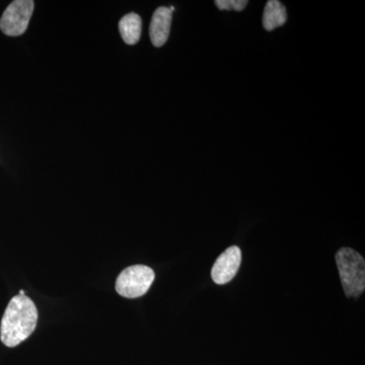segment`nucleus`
<instances>
[{
    "mask_svg": "<svg viewBox=\"0 0 365 365\" xmlns=\"http://www.w3.org/2000/svg\"><path fill=\"white\" fill-rule=\"evenodd\" d=\"M38 311L26 295H16L9 302L0 325V340L7 347H16L28 339L35 331Z\"/></svg>",
    "mask_w": 365,
    "mask_h": 365,
    "instance_id": "f257e3e1",
    "label": "nucleus"
},
{
    "mask_svg": "<svg viewBox=\"0 0 365 365\" xmlns=\"http://www.w3.org/2000/svg\"><path fill=\"white\" fill-rule=\"evenodd\" d=\"M247 0H216L215 6L220 11H242L248 6Z\"/></svg>",
    "mask_w": 365,
    "mask_h": 365,
    "instance_id": "1a4fd4ad",
    "label": "nucleus"
},
{
    "mask_svg": "<svg viewBox=\"0 0 365 365\" xmlns=\"http://www.w3.org/2000/svg\"><path fill=\"white\" fill-rule=\"evenodd\" d=\"M155 271L145 265H133L119 274L116 292L126 299L143 297L155 281Z\"/></svg>",
    "mask_w": 365,
    "mask_h": 365,
    "instance_id": "7ed1b4c3",
    "label": "nucleus"
},
{
    "mask_svg": "<svg viewBox=\"0 0 365 365\" xmlns=\"http://www.w3.org/2000/svg\"><path fill=\"white\" fill-rule=\"evenodd\" d=\"M242 262L241 249L237 246L230 247L215 261L211 270V276L216 284H225L234 279Z\"/></svg>",
    "mask_w": 365,
    "mask_h": 365,
    "instance_id": "39448f33",
    "label": "nucleus"
},
{
    "mask_svg": "<svg viewBox=\"0 0 365 365\" xmlns=\"http://www.w3.org/2000/svg\"><path fill=\"white\" fill-rule=\"evenodd\" d=\"M20 295H25V292H24V290H21Z\"/></svg>",
    "mask_w": 365,
    "mask_h": 365,
    "instance_id": "9d476101",
    "label": "nucleus"
},
{
    "mask_svg": "<svg viewBox=\"0 0 365 365\" xmlns=\"http://www.w3.org/2000/svg\"><path fill=\"white\" fill-rule=\"evenodd\" d=\"M172 11L169 7L160 6L153 14L150 26V40L155 47H162L169 39Z\"/></svg>",
    "mask_w": 365,
    "mask_h": 365,
    "instance_id": "423d86ee",
    "label": "nucleus"
},
{
    "mask_svg": "<svg viewBox=\"0 0 365 365\" xmlns=\"http://www.w3.org/2000/svg\"><path fill=\"white\" fill-rule=\"evenodd\" d=\"M287 9L278 0H269L263 14V26L266 31L275 30L287 23Z\"/></svg>",
    "mask_w": 365,
    "mask_h": 365,
    "instance_id": "6e6552de",
    "label": "nucleus"
},
{
    "mask_svg": "<svg viewBox=\"0 0 365 365\" xmlns=\"http://www.w3.org/2000/svg\"><path fill=\"white\" fill-rule=\"evenodd\" d=\"M343 289L348 297H359L365 289L364 257L350 248H342L336 254Z\"/></svg>",
    "mask_w": 365,
    "mask_h": 365,
    "instance_id": "f03ea898",
    "label": "nucleus"
},
{
    "mask_svg": "<svg viewBox=\"0 0 365 365\" xmlns=\"http://www.w3.org/2000/svg\"><path fill=\"white\" fill-rule=\"evenodd\" d=\"M119 31L122 39L128 45H135L140 39L143 31V21L138 14H126L119 21Z\"/></svg>",
    "mask_w": 365,
    "mask_h": 365,
    "instance_id": "0eeeda50",
    "label": "nucleus"
},
{
    "mask_svg": "<svg viewBox=\"0 0 365 365\" xmlns=\"http://www.w3.org/2000/svg\"><path fill=\"white\" fill-rule=\"evenodd\" d=\"M35 7L33 0H16L11 2L0 19V30L6 36L18 37L28 29Z\"/></svg>",
    "mask_w": 365,
    "mask_h": 365,
    "instance_id": "20e7f679",
    "label": "nucleus"
}]
</instances>
